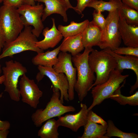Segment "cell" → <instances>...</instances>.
Returning <instances> with one entry per match:
<instances>
[{
	"label": "cell",
	"instance_id": "obj_1",
	"mask_svg": "<svg viewBox=\"0 0 138 138\" xmlns=\"http://www.w3.org/2000/svg\"><path fill=\"white\" fill-rule=\"evenodd\" d=\"M92 48H85L83 52L79 53L72 57V62L77 69V79L74 86V90L77 94L79 100L82 101L87 96L88 92L96 78L94 73L90 68L88 62L89 54Z\"/></svg>",
	"mask_w": 138,
	"mask_h": 138
},
{
	"label": "cell",
	"instance_id": "obj_2",
	"mask_svg": "<svg viewBox=\"0 0 138 138\" xmlns=\"http://www.w3.org/2000/svg\"><path fill=\"white\" fill-rule=\"evenodd\" d=\"M88 62L90 68L96 75L91 88L106 82L117 65L114 58L105 49L100 51L93 49L89 55Z\"/></svg>",
	"mask_w": 138,
	"mask_h": 138
},
{
	"label": "cell",
	"instance_id": "obj_3",
	"mask_svg": "<svg viewBox=\"0 0 138 138\" xmlns=\"http://www.w3.org/2000/svg\"><path fill=\"white\" fill-rule=\"evenodd\" d=\"M52 94L45 107L44 109H38L32 115V120L36 127L40 126L49 119L76 111L75 108L72 106L63 105L60 99V91L58 88L52 86Z\"/></svg>",
	"mask_w": 138,
	"mask_h": 138
},
{
	"label": "cell",
	"instance_id": "obj_4",
	"mask_svg": "<svg viewBox=\"0 0 138 138\" xmlns=\"http://www.w3.org/2000/svg\"><path fill=\"white\" fill-rule=\"evenodd\" d=\"M31 26H25L22 31L14 40L5 42L0 54V60L23 52L31 51L37 53L44 52L36 45L37 37L32 33Z\"/></svg>",
	"mask_w": 138,
	"mask_h": 138
},
{
	"label": "cell",
	"instance_id": "obj_5",
	"mask_svg": "<svg viewBox=\"0 0 138 138\" xmlns=\"http://www.w3.org/2000/svg\"><path fill=\"white\" fill-rule=\"evenodd\" d=\"M17 9L3 4L0 7V24L5 42L14 40L24 27Z\"/></svg>",
	"mask_w": 138,
	"mask_h": 138
},
{
	"label": "cell",
	"instance_id": "obj_6",
	"mask_svg": "<svg viewBox=\"0 0 138 138\" xmlns=\"http://www.w3.org/2000/svg\"><path fill=\"white\" fill-rule=\"evenodd\" d=\"M2 70L5 77L3 83L4 91L8 93L12 100L19 101L21 97L18 88V80L27 72V68L20 62L11 60L5 62V66L2 67Z\"/></svg>",
	"mask_w": 138,
	"mask_h": 138
},
{
	"label": "cell",
	"instance_id": "obj_7",
	"mask_svg": "<svg viewBox=\"0 0 138 138\" xmlns=\"http://www.w3.org/2000/svg\"><path fill=\"white\" fill-rule=\"evenodd\" d=\"M129 76V75H123L121 73L114 69L111 72L109 78L106 82L93 87L91 93L93 101L88 108V111L100 104L106 99L110 98L120 86V84Z\"/></svg>",
	"mask_w": 138,
	"mask_h": 138
},
{
	"label": "cell",
	"instance_id": "obj_8",
	"mask_svg": "<svg viewBox=\"0 0 138 138\" xmlns=\"http://www.w3.org/2000/svg\"><path fill=\"white\" fill-rule=\"evenodd\" d=\"M108 12L98 47L102 49L109 48L113 51L119 47L121 42L119 29V14L118 9Z\"/></svg>",
	"mask_w": 138,
	"mask_h": 138
},
{
	"label": "cell",
	"instance_id": "obj_9",
	"mask_svg": "<svg viewBox=\"0 0 138 138\" xmlns=\"http://www.w3.org/2000/svg\"><path fill=\"white\" fill-rule=\"evenodd\" d=\"M44 6L38 3L33 5L24 4L17 9L24 26H32L33 33L39 37L44 28L42 20Z\"/></svg>",
	"mask_w": 138,
	"mask_h": 138
},
{
	"label": "cell",
	"instance_id": "obj_10",
	"mask_svg": "<svg viewBox=\"0 0 138 138\" xmlns=\"http://www.w3.org/2000/svg\"><path fill=\"white\" fill-rule=\"evenodd\" d=\"M39 71L36 76L38 82L42 80L45 76H47L51 82L53 86L58 88L60 93V99L62 103L64 99L68 101V91L69 85L67 78L65 74L62 73L56 72L52 67L38 66Z\"/></svg>",
	"mask_w": 138,
	"mask_h": 138
},
{
	"label": "cell",
	"instance_id": "obj_11",
	"mask_svg": "<svg viewBox=\"0 0 138 138\" xmlns=\"http://www.w3.org/2000/svg\"><path fill=\"white\" fill-rule=\"evenodd\" d=\"M72 58L71 54L67 52H59L58 56V62L53 67L56 72L64 74L67 78L69 85V101L72 100L74 99V86L77 80V69L73 66Z\"/></svg>",
	"mask_w": 138,
	"mask_h": 138
},
{
	"label": "cell",
	"instance_id": "obj_12",
	"mask_svg": "<svg viewBox=\"0 0 138 138\" xmlns=\"http://www.w3.org/2000/svg\"><path fill=\"white\" fill-rule=\"evenodd\" d=\"M19 92L22 102L34 109L37 108L43 92L34 80L29 79L26 74L21 77L19 83Z\"/></svg>",
	"mask_w": 138,
	"mask_h": 138
},
{
	"label": "cell",
	"instance_id": "obj_13",
	"mask_svg": "<svg viewBox=\"0 0 138 138\" xmlns=\"http://www.w3.org/2000/svg\"><path fill=\"white\" fill-rule=\"evenodd\" d=\"M80 107V111L75 114H67L58 117L57 121L59 126L68 128L73 132H76L80 127L84 126L88 120V111L86 104L81 103Z\"/></svg>",
	"mask_w": 138,
	"mask_h": 138
},
{
	"label": "cell",
	"instance_id": "obj_14",
	"mask_svg": "<svg viewBox=\"0 0 138 138\" xmlns=\"http://www.w3.org/2000/svg\"><path fill=\"white\" fill-rule=\"evenodd\" d=\"M115 59L117 63L115 70L122 73L124 69H130L133 71L135 74L136 80L135 84L131 86L130 93H132L138 87V57L126 55L123 56L117 54L109 48L105 49Z\"/></svg>",
	"mask_w": 138,
	"mask_h": 138
},
{
	"label": "cell",
	"instance_id": "obj_15",
	"mask_svg": "<svg viewBox=\"0 0 138 138\" xmlns=\"http://www.w3.org/2000/svg\"><path fill=\"white\" fill-rule=\"evenodd\" d=\"M119 29L121 39L125 45L128 47H138V26L127 24L119 15Z\"/></svg>",
	"mask_w": 138,
	"mask_h": 138
},
{
	"label": "cell",
	"instance_id": "obj_16",
	"mask_svg": "<svg viewBox=\"0 0 138 138\" xmlns=\"http://www.w3.org/2000/svg\"><path fill=\"white\" fill-rule=\"evenodd\" d=\"M52 26L49 29L48 27L44 28L42 34L44 37L42 40L37 41L36 45L39 48L44 50L50 48H53L61 41L63 37L55 26V20L52 18Z\"/></svg>",
	"mask_w": 138,
	"mask_h": 138
},
{
	"label": "cell",
	"instance_id": "obj_17",
	"mask_svg": "<svg viewBox=\"0 0 138 138\" xmlns=\"http://www.w3.org/2000/svg\"><path fill=\"white\" fill-rule=\"evenodd\" d=\"M35 2L44 3L45 7L44 8L42 17V22L50 15L56 14L63 17L65 22L67 21L68 18L66 12L68 9L66 2L64 0H34Z\"/></svg>",
	"mask_w": 138,
	"mask_h": 138
},
{
	"label": "cell",
	"instance_id": "obj_18",
	"mask_svg": "<svg viewBox=\"0 0 138 138\" xmlns=\"http://www.w3.org/2000/svg\"><path fill=\"white\" fill-rule=\"evenodd\" d=\"M102 30L92 21L82 33V41L84 48L98 46L101 40Z\"/></svg>",
	"mask_w": 138,
	"mask_h": 138
},
{
	"label": "cell",
	"instance_id": "obj_19",
	"mask_svg": "<svg viewBox=\"0 0 138 138\" xmlns=\"http://www.w3.org/2000/svg\"><path fill=\"white\" fill-rule=\"evenodd\" d=\"M84 48L82 41L81 33L64 38L60 45V51L64 52H68L74 56L79 53Z\"/></svg>",
	"mask_w": 138,
	"mask_h": 138
},
{
	"label": "cell",
	"instance_id": "obj_20",
	"mask_svg": "<svg viewBox=\"0 0 138 138\" xmlns=\"http://www.w3.org/2000/svg\"><path fill=\"white\" fill-rule=\"evenodd\" d=\"M60 45L53 50L37 53L32 59L33 64L35 65H41L53 67L58 61L57 55L59 53Z\"/></svg>",
	"mask_w": 138,
	"mask_h": 138
},
{
	"label": "cell",
	"instance_id": "obj_21",
	"mask_svg": "<svg viewBox=\"0 0 138 138\" xmlns=\"http://www.w3.org/2000/svg\"><path fill=\"white\" fill-rule=\"evenodd\" d=\"M84 131L79 138H108L105 135L107 125H103L92 122L88 120L84 126Z\"/></svg>",
	"mask_w": 138,
	"mask_h": 138
},
{
	"label": "cell",
	"instance_id": "obj_22",
	"mask_svg": "<svg viewBox=\"0 0 138 138\" xmlns=\"http://www.w3.org/2000/svg\"><path fill=\"white\" fill-rule=\"evenodd\" d=\"M89 22L88 19L85 20L79 23L72 21L67 26L59 25L57 28L63 37L65 38L82 33L87 27Z\"/></svg>",
	"mask_w": 138,
	"mask_h": 138
},
{
	"label": "cell",
	"instance_id": "obj_23",
	"mask_svg": "<svg viewBox=\"0 0 138 138\" xmlns=\"http://www.w3.org/2000/svg\"><path fill=\"white\" fill-rule=\"evenodd\" d=\"M46 121L38 131V136L41 138H58L59 126L57 120L52 118Z\"/></svg>",
	"mask_w": 138,
	"mask_h": 138
},
{
	"label": "cell",
	"instance_id": "obj_24",
	"mask_svg": "<svg viewBox=\"0 0 138 138\" xmlns=\"http://www.w3.org/2000/svg\"><path fill=\"white\" fill-rule=\"evenodd\" d=\"M122 4L120 0H110L108 2L95 0L91 1L87 7L93 8L97 12H102L105 11L111 12L118 9Z\"/></svg>",
	"mask_w": 138,
	"mask_h": 138
},
{
	"label": "cell",
	"instance_id": "obj_25",
	"mask_svg": "<svg viewBox=\"0 0 138 138\" xmlns=\"http://www.w3.org/2000/svg\"><path fill=\"white\" fill-rule=\"evenodd\" d=\"M123 82V84L114 92L110 98L116 101L121 105H125L128 104L132 106H137L138 91H136L135 94L130 96H124L121 94V89L124 86L125 79Z\"/></svg>",
	"mask_w": 138,
	"mask_h": 138
},
{
	"label": "cell",
	"instance_id": "obj_26",
	"mask_svg": "<svg viewBox=\"0 0 138 138\" xmlns=\"http://www.w3.org/2000/svg\"><path fill=\"white\" fill-rule=\"evenodd\" d=\"M118 9L119 15L124 19L127 24L138 26V11L123 3Z\"/></svg>",
	"mask_w": 138,
	"mask_h": 138
},
{
	"label": "cell",
	"instance_id": "obj_27",
	"mask_svg": "<svg viewBox=\"0 0 138 138\" xmlns=\"http://www.w3.org/2000/svg\"><path fill=\"white\" fill-rule=\"evenodd\" d=\"M105 135L108 138L115 136L121 138H138L137 134L134 133L124 132L118 128L112 121L109 120L107 122L106 133Z\"/></svg>",
	"mask_w": 138,
	"mask_h": 138
},
{
	"label": "cell",
	"instance_id": "obj_28",
	"mask_svg": "<svg viewBox=\"0 0 138 138\" xmlns=\"http://www.w3.org/2000/svg\"><path fill=\"white\" fill-rule=\"evenodd\" d=\"M113 51L119 55H131L138 57V47H119Z\"/></svg>",
	"mask_w": 138,
	"mask_h": 138
},
{
	"label": "cell",
	"instance_id": "obj_29",
	"mask_svg": "<svg viewBox=\"0 0 138 138\" xmlns=\"http://www.w3.org/2000/svg\"><path fill=\"white\" fill-rule=\"evenodd\" d=\"M93 22L102 31H103L105 28L106 20L101 12H97L94 10L93 13Z\"/></svg>",
	"mask_w": 138,
	"mask_h": 138
},
{
	"label": "cell",
	"instance_id": "obj_30",
	"mask_svg": "<svg viewBox=\"0 0 138 138\" xmlns=\"http://www.w3.org/2000/svg\"><path fill=\"white\" fill-rule=\"evenodd\" d=\"M88 120L94 123H99L103 125H107V123L106 121L91 110L88 111Z\"/></svg>",
	"mask_w": 138,
	"mask_h": 138
},
{
	"label": "cell",
	"instance_id": "obj_31",
	"mask_svg": "<svg viewBox=\"0 0 138 138\" xmlns=\"http://www.w3.org/2000/svg\"><path fill=\"white\" fill-rule=\"evenodd\" d=\"M77 4L73 9L79 15H81L83 16L82 12L91 0H77Z\"/></svg>",
	"mask_w": 138,
	"mask_h": 138
},
{
	"label": "cell",
	"instance_id": "obj_32",
	"mask_svg": "<svg viewBox=\"0 0 138 138\" xmlns=\"http://www.w3.org/2000/svg\"><path fill=\"white\" fill-rule=\"evenodd\" d=\"M3 5L15 7L17 8L24 4L23 0H3Z\"/></svg>",
	"mask_w": 138,
	"mask_h": 138
},
{
	"label": "cell",
	"instance_id": "obj_33",
	"mask_svg": "<svg viewBox=\"0 0 138 138\" xmlns=\"http://www.w3.org/2000/svg\"><path fill=\"white\" fill-rule=\"evenodd\" d=\"M127 6L138 11V0H121Z\"/></svg>",
	"mask_w": 138,
	"mask_h": 138
},
{
	"label": "cell",
	"instance_id": "obj_34",
	"mask_svg": "<svg viewBox=\"0 0 138 138\" xmlns=\"http://www.w3.org/2000/svg\"><path fill=\"white\" fill-rule=\"evenodd\" d=\"M3 93L0 94V98L2 97ZM10 124L9 122L7 121H2L0 120V130H6L9 129Z\"/></svg>",
	"mask_w": 138,
	"mask_h": 138
},
{
	"label": "cell",
	"instance_id": "obj_35",
	"mask_svg": "<svg viewBox=\"0 0 138 138\" xmlns=\"http://www.w3.org/2000/svg\"><path fill=\"white\" fill-rule=\"evenodd\" d=\"M5 43L4 37L0 24V54Z\"/></svg>",
	"mask_w": 138,
	"mask_h": 138
},
{
	"label": "cell",
	"instance_id": "obj_36",
	"mask_svg": "<svg viewBox=\"0 0 138 138\" xmlns=\"http://www.w3.org/2000/svg\"><path fill=\"white\" fill-rule=\"evenodd\" d=\"M8 130H0V138H6L9 133Z\"/></svg>",
	"mask_w": 138,
	"mask_h": 138
},
{
	"label": "cell",
	"instance_id": "obj_37",
	"mask_svg": "<svg viewBox=\"0 0 138 138\" xmlns=\"http://www.w3.org/2000/svg\"><path fill=\"white\" fill-rule=\"evenodd\" d=\"M24 4L33 5H36L34 0H23Z\"/></svg>",
	"mask_w": 138,
	"mask_h": 138
},
{
	"label": "cell",
	"instance_id": "obj_38",
	"mask_svg": "<svg viewBox=\"0 0 138 138\" xmlns=\"http://www.w3.org/2000/svg\"><path fill=\"white\" fill-rule=\"evenodd\" d=\"M66 2L67 5L68 9L72 8L74 9V7H73L71 4L69 0H64Z\"/></svg>",
	"mask_w": 138,
	"mask_h": 138
},
{
	"label": "cell",
	"instance_id": "obj_39",
	"mask_svg": "<svg viewBox=\"0 0 138 138\" xmlns=\"http://www.w3.org/2000/svg\"><path fill=\"white\" fill-rule=\"evenodd\" d=\"M5 80V77L3 75L0 76V84H3Z\"/></svg>",
	"mask_w": 138,
	"mask_h": 138
},
{
	"label": "cell",
	"instance_id": "obj_40",
	"mask_svg": "<svg viewBox=\"0 0 138 138\" xmlns=\"http://www.w3.org/2000/svg\"><path fill=\"white\" fill-rule=\"evenodd\" d=\"M2 72V67L1 65L0 64V76H1V75Z\"/></svg>",
	"mask_w": 138,
	"mask_h": 138
},
{
	"label": "cell",
	"instance_id": "obj_41",
	"mask_svg": "<svg viewBox=\"0 0 138 138\" xmlns=\"http://www.w3.org/2000/svg\"><path fill=\"white\" fill-rule=\"evenodd\" d=\"M3 0H0V4L3 2Z\"/></svg>",
	"mask_w": 138,
	"mask_h": 138
},
{
	"label": "cell",
	"instance_id": "obj_42",
	"mask_svg": "<svg viewBox=\"0 0 138 138\" xmlns=\"http://www.w3.org/2000/svg\"><path fill=\"white\" fill-rule=\"evenodd\" d=\"M94 0H91V1H94Z\"/></svg>",
	"mask_w": 138,
	"mask_h": 138
}]
</instances>
